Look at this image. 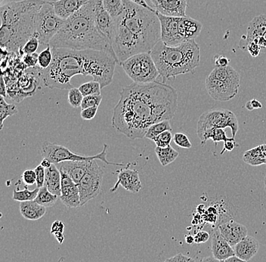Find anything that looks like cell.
<instances>
[{
	"instance_id": "1",
	"label": "cell",
	"mask_w": 266,
	"mask_h": 262,
	"mask_svg": "<svg viewBox=\"0 0 266 262\" xmlns=\"http://www.w3.org/2000/svg\"><path fill=\"white\" fill-rule=\"evenodd\" d=\"M114 109L112 125L129 139H143L150 125L175 116L177 90L160 82L133 83L119 93Z\"/></svg>"
},
{
	"instance_id": "2",
	"label": "cell",
	"mask_w": 266,
	"mask_h": 262,
	"mask_svg": "<svg viewBox=\"0 0 266 262\" xmlns=\"http://www.w3.org/2000/svg\"><path fill=\"white\" fill-rule=\"evenodd\" d=\"M53 49V60L48 68L36 67L38 77L43 86L49 88L70 89V81L77 75L90 76L101 84V88L114 80L118 62L106 52L95 50H73L56 48Z\"/></svg>"
},
{
	"instance_id": "3",
	"label": "cell",
	"mask_w": 266,
	"mask_h": 262,
	"mask_svg": "<svg viewBox=\"0 0 266 262\" xmlns=\"http://www.w3.org/2000/svg\"><path fill=\"white\" fill-rule=\"evenodd\" d=\"M122 13L115 18L111 39L118 64L134 55L150 52L161 41V28L156 10L123 0Z\"/></svg>"
},
{
	"instance_id": "4",
	"label": "cell",
	"mask_w": 266,
	"mask_h": 262,
	"mask_svg": "<svg viewBox=\"0 0 266 262\" xmlns=\"http://www.w3.org/2000/svg\"><path fill=\"white\" fill-rule=\"evenodd\" d=\"M96 0H89L79 11L65 20L49 43L52 49L106 52L117 60L111 42L98 30L95 22Z\"/></svg>"
},
{
	"instance_id": "5",
	"label": "cell",
	"mask_w": 266,
	"mask_h": 262,
	"mask_svg": "<svg viewBox=\"0 0 266 262\" xmlns=\"http://www.w3.org/2000/svg\"><path fill=\"white\" fill-rule=\"evenodd\" d=\"M45 0H23L1 7L0 43L2 49L22 54L25 43L36 36V18Z\"/></svg>"
},
{
	"instance_id": "6",
	"label": "cell",
	"mask_w": 266,
	"mask_h": 262,
	"mask_svg": "<svg viewBox=\"0 0 266 262\" xmlns=\"http://www.w3.org/2000/svg\"><path fill=\"white\" fill-rule=\"evenodd\" d=\"M150 53L164 80L194 71L201 61L200 46L195 39L177 46H167L160 41Z\"/></svg>"
},
{
	"instance_id": "7",
	"label": "cell",
	"mask_w": 266,
	"mask_h": 262,
	"mask_svg": "<svg viewBox=\"0 0 266 262\" xmlns=\"http://www.w3.org/2000/svg\"><path fill=\"white\" fill-rule=\"evenodd\" d=\"M240 78L239 73L231 66L216 67L207 77V91L217 101H228L238 93Z\"/></svg>"
},
{
	"instance_id": "8",
	"label": "cell",
	"mask_w": 266,
	"mask_h": 262,
	"mask_svg": "<svg viewBox=\"0 0 266 262\" xmlns=\"http://www.w3.org/2000/svg\"><path fill=\"white\" fill-rule=\"evenodd\" d=\"M232 129V137L235 138L238 132L237 116L227 109H212L206 111L200 116L197 126V134L202 145L210 139L211 133L216 128Z\"/></svg>"
},
{
	"instance_id": "9",
	"label": "cell",
	"mask_w": 266,
	"mask_h": 262,
	"mask_svg": "<svg viewBox=\"0 0 266 262\" xmlns=\"http://www.w3.org/2000/svg\"><path fill=\"white\" fill-rule=\"evenodd\" d=\"M126 75L136 83L156 81L160 76L155 62L150 52H142L131 56L120 63Z\"/></svg>"
},
{
	"instance_id": "10",
	"label": "cell",
	"mask_w": 266,
	"mask_h": 262,
	"mask_svg": "<svg viewBox=\"0 0 266 262\" xmlns=\"http://www.w3.org/2000/svg\"><path fill=\"white\" fill-rule=\"evenodd\" d=\"M108 147V145L105 144L103 150L101 153L94 156H84V155L77 154L70 151L68 148L62 145L46 142L43 143L41 148V156L43 158L48 159L51 163H55V164L64 161H84V160L89 161V160H98L108 165L115 166H125L122 163H112V162L108 161L107 159Z\"/></svg>"
},
{
	"instance_id": "11",
	"label": "cell",
	"mask_w": 266,
	"mask_h": 262,
	"mask_svg": "<svg viewBox=\"0 0 266 262\" xmlns=\"http://www.w3.org/2000/svg\"><path fill=\"white\" fill-rule=\"evenodd\" d=\"M64 22L65 20L56 14L52 2L46 1L39 8L36 18V36L40 45L49 46Z\"/></svg>"
},
{
	"instance_id": "12",
	"label": "cell",
	"mask_w": 266,
	"mask_h": 262,
	"mask_svg": "<svg viewBox=\"0 0 266 262\" xmlns=\"http://www.w3.org/2000/svg\"><path fill=\"white\" fill-rule=\"evenodd\" d=\"M104 170L97 164L95 160L92 161L91 167L85 175L80 180L78 185L81 206L89 201L98 197L101 191L103 181Z\"/></svg>"
},
{
	"instance_id": "13",
	"label": "cell",
	"mask_w": 266,
	"mask_h": 262,
	"mask_svg": "<svg viewBox=\"0 0 266 262\" xmlns=\"http://www.w3.org/2000/svg\"><path fill=\"white\" fill-rule=\"evenodd\" d=\"M161 28V41L167 46H177L185 42L178 29L179 17L167 16L157 12Z\"/></svg>"
},
{
	"instance_id": "14",
	"label": "cell",
	"mask_w": 266,
	"mask_h": 262,
	"mask_svg": "<svg viewBox=\"0 0 266 262\" xmlns=\"http://www.w3.org/2000/svg\"><path fill=\"white\" fill-rule=\"evenodd\" d=\"M60 172L61 175V194L59 197L60 201L70 208L81 206L78 185L67 173L62 170Z\"/></svg>"
},
{
	"instance_id": "15",
	"label": "cell",
	"mask_w": 266,
	"mask_h": 262,
	"mask_svg": "<svg viewBox=\"0 0 266 262\" xmlns=\"http://www.w3.org/2000/svg\"><path fill=\"white\" fill-rule=\"evenodd\" d=\"M157 12L167 16L185 17L187 0H146Z\"/></svg>"
},
{
	"instance_id": "16",
	"label": "cell",
	"mask_w": 266,
	"mask_h": 262,
	"mask_svg": "<svg viewBox=\"0 0 266 262\" xmlns=\"http://www.w3.org/2000/svg\"><path fill=\"white\" fill-rule=\"evenodd\" d=\"M219 232L228 243L234 247L248 234V231L244 225L231 219L221 224L219 227Z\"/></svg>"
},
{
	"instance_id": "17",
	"label": "cell",
	"mask_w": 266,
	"mask_h": 262,
	"mask_svg": "<svg viewBox=\"0 0 266 262\" xmlns=\"http://www.w3.org/2000/svg\"><path fill=\"white\" fill-rule=\"evenodd\" d=\"M95 22L98 30L111 42L115 28V18L107 12L102 0H96Z\"/></svg>"
},
{
	"instance_id": "18",
	"label": "cell",
	"mask_w": 266,
	"mask_h": 262,
	"mask_svg": "<svg viewBox=\"0 0 266 262\" xmlns=\"http://www.w3.org/2000/svg\"><path fill=\"white\" fill-rule=\"evenodd\" d=\"M119 186H122L125 190L132 193H138L142 189L139 173L137 170H121L118 174V182L111 189V192L118 191Z\"/></svg>"
},
{
	"instance_id": "19",
	"label": "cell",
	"mask_w": 266,
	"mask_h": 262,
	"mask_svg": "<svg viewBox=\"0 0 266 262\" xmlns=\"http://www.w3.org/2000/svg\"><path fill=\"white\" fill-rule=\"evenodd\" d=\"M212 256L219 262H225L226 259L235 256V250L228 243L219 232V228H214L212 231Z\"/></svg>"
},
{
	"instance_id": "20",
	"label": "cell",
	"mask_w": 266,
	"mask_h": 262,
	"mask_svg": "<svg viewBox=\"0 0 266 262\" xmlns=\"http://www.w3.org/2000/svg\"><path fill=\"white\" fill-rule=\"evenodd\" d=\"M93 160L89 161H64L57 163L59 170H62L67 173L76 184H79L86 173L91 167Z\"/></svg>"
},
{
	"instance_id": "21",
	"label": "cell",
	"mask_w": 266,
	"mask_h": 262,
	"mask_svg": "<svg viewBox=\"0 0 266 262\" xmlns=\"http://www.w3.org/2000/svg\"><path fill=\"white\" fill-rule=\"evenodd\" d=\"M260 244L257 239L247 235L237 244L234 246L235 256L240 258L243 262H249L258 253Z\"/></svg>"
},
{
	"instance_id": "22",
	"label": "cell",
	"mask_w": 266,
	"mask_h": 262,
	"mask_svg": "<svg viewBox=\"0 0 266 262\" xmlns=\"http://www.w3.org/2000/svg\"><path fill=\"white\" fill-rule=\"evenodd\" d=\"M266 33V15L255 17L249 24L247 35L242 36L239 47L244 50L245 46L254 38L263 36Z\"/></svg>"
},
{
	"instance_id": "23",
	"label": "cell",
	"mask_w": 266,
	"mask_h": 262,
	"mask_svg": "<svg viewBox=\"0 0 266 262\" xmlns=\"http://www.w3.org/2000/svg\"><path fill=\"white\" fill-rule=\"evenodd\" d=\"M89 0H56L52 2L56 14L66 20L79 11Z\"/></svg>"
},
{
	"instance_id": "24",
	"label": "cell",
	"mask_w": 266,
	"mask_h": 262,
	"mask_svg": "<svg viewBox=\"0 0 266 262\" xmlns=\"http://www.w3.org/2000/svg\"><path fill=\"white\" fill-rule=\"evenodd\" d=\"M44 186L51 193L60 197L61 194V175L57 165L53 163L46 169V178Z\"/></svg>"
},
{
	"instance_id": "25",
	"label": "cell",
	"mask_w": 266,
	"mask_h": 262,
	"mask_svg": "<svg viewBox=\"0 0 266 262\" xmlns=\"http://www.w3.org/2000/svg\"><path fill=\"white\" fill-rule=\"evenodd\" d=\"M20 212L25 219L37 221L44 216L46 207L40 205L35 201H23L20 204Z\"/></svg>"
},
{
	"instance_id": "26",
	"label": "cell",
	"mask_w": 266,
	"mask_h": 262,
	"mask_svg": "<svg viewBox=\"0 0 266 262\" xmlns=\"http://www.w3.org/2000/svg\"><path fill=\"white\" fill-rule=\"evenodd\" d=\"M245 163L253 166L266 164V145H260L247 150L243 156Z\"/></svg>"
},
{
	"instance_id": "27",
	"label": "cell",
	"mask_w": 266,
	"mask_h": 262,
	"mask_svg": "<svg viewBox=\"0 0 266 262\" xmlns=\"http://www.w3.org/2000/svg\"><path fill=\"white\" fill-rule=\"evenodd\" d=\"M155 153L160 164L163 166H168L170 163L175 161L179 155L178 152L173 148L171 145L167 147L157 146L155 148Z\"/></svg>"
},
{
	"instance_id": "28",
	"label": "cell",
	"mask_w": 266,
	"mask_h": 262,
	"mask_svg": "<svg viewBox=\"0 0 266 262\" xmlns=\"http://www.w3.org/2000/svg\"><path fill=\"white\" fill-rule=\"evenodd\" d=\"M59 197V196L51 193L46 186H43L39 188L37 197H36L34 201L40 205H43L46 208H49V207H53L56 204Z\"/></svg>"
},
{
	"instance_id": "29",
	"label": "cell",
	"mask_w": 266,
	"mask_h": 262,
	"mask_svg": "<svg viewBox=\"0 0 266 262\" xmlns=\"http://www.w3.org/2000/svg\"><path fill=\"white\" fill-rule=\"evenodd\" d=\"M185 22L186 40L196 39L201 33L203 28L202 24L188 16L185 17Z\"/></svg>"
},
{
	"instance_id": "30",
	"label": "cell",
	"mask_w": 266,
	"mask_h": 262,
	"mask_svg": "<svg viewBox=\"0 0 266 262\" xmlns=\"http://www.w3.org/2000/svg\"><path fill=\"white\" fill-rule=\"evenodd\" d=\"M3 97L0 98V130L3 129L4 120L9 116H13L18 112L16 105L13 104H8Z\"/></svg>"
},
{
	"instance_id": "31",
	"label": "cell",
	"mask_w": 266,
	"mask_h": 262,
	"mask_svg": "<svg viewBox=\"0 0 266 262\" xmlns=\"http://www.w3.org/2000/svg\"><path fill=\"white\" fill-rule=\"evenodd\" d=\"M167 130H173L171 125H170V120L161 121V122H157V123L150 125L146 132L145 138L153 141V139H155L157 135Z\"/></svg>"
},
{
	"instance_id": "32",
	"label": "cell",
	"mask_w": 266,
	"mask_h": 262,
	"mask_svg": "<svg viewBox=\"0 0 266 262\" xmlns=\"http://www.w3.org/2000/svg\"><path fill=\"white\" fill-rule=\"evenodd\" d=\"M102 3L107 12L114 18L119 16L124 8L123 0H102Z\"/></svg>"
},
{
	"instance_id": "33",
	"label": "cell",
	"mask_w": 266,
	"mask_h": 262,
	"mask_svg": "<svg viewBox=\"0 0 266 262\" xmlns=\"http://www.w3.org/2000/svg\"><path fill=\"white\" fill-rule=\"evenodd\" d=\"M39 187H36L34 190L30 191L28 188H25L23 191L20 190H14L13 194H12V199L14 201H18V202H23V201H34L36 197H37L39 193Z\"/></svg>"
},
{
	"instance_id": "34",
	"label": "cell",
	"mask_w": 266,
	"mask_h": 262,
	"mask_svg": "<svg viewBox=\"0 0 266 262\" xmlns=\"http://www.w3.org/2000/svg\"><path fill=\"white\" fill-rule=\"evenodd\" d=\"M53 53L51 46H47L46 49L39 53L38 56V66L41 69H46L53 63Z\"/></svg>"
},
{
	"instance_id": "35",
	"label": "cell",
	"mask_w": 266,
	"mask_h": 262,
	"mask_svg": "<svg viewBox=\"0 0 266 262\" xmlns=\"http://www.w3.org/2000/svg\"><path fill=\"white\" fill-rule=\"evenodd\" d=\"M79 89L81 91L84 97L87 95H101V87L98 82L93 80V81L88 82L80 86Z\"/></svg>"
},
{
	"instance_id": "36",
	"label": "cell",
	"mask_w": 266,
	"mask_h": 262,
	"mask_svg": "<svg viewBox=\"0 0 266 262\" xmlns=\"http://www.w3.org/2000/svg\"><path fill=\"white\" fill-rule=\"evenodd\" d=\"M84 98V95L82 94L81 91L79 88L73 87L69 89L68 101L72 108H77L81 107Z\"/></svg>"
},
{
	"instance_id": "37",
	"label": "cell",
	"mask_w": 266,
	"mask_h": 262,
	"mask_svg": "<svg viewBox=\"0 0 266 262\" xmlns=\"http://www.w3.org/2000/svg\"><path fill=\"white\" fill-rule=\"evenodd\" d=\"M173 139V135L172 134V131L167 130L157 135L155 139H153V142L156 144L157 146L167 147L170 146Z\"/></svg>"
},
{
	"instance_id": "38",
	"label": "cell",
	"mask_w": 266,
	"mask_h": 262,
	"mask_svg": "<svg viewBox=\"0 0 266 262\" xmlns=\"http://www.w3.org/2000/svg\"><path fill=\"white\" fill-rule=\"evenodd\" d=\"M39 45L40 43L37 36H32L24 46L22 51V55L34 54L37 51Z\"/></svg>"
},
{
	"instance_id": "39",
	"label": "cell",
	"mask_w": 266,
	"mask_h": 262,
	"mask_svg": "<svg viewBox=\"0 0 266 262\" xmlns=\"http://www.w3.org/2000/svg\"><path fill=\"white\" fill-rule=\"evenodd\" d=\"M101 100H102L101 95H87L84 97L80 108L82 110H84L91 107H98L101 104Z\"/></svg>"
},
{
	"instance_id": "40",
	"label": "cell",
	"mask_w": 266,
	"mask_h": 262,
	"mask_svg": "<svg viewBox=\"0 0 266 262\" xmlns=\"http://www.w3.org/2000/svg\"><path fill=\"white\" fill-rule=\"evenodd\" d=\"M173 142L176 145L182 148L190 149L192 146L188 136L184 133H180V132L176 133L173 135Z\"/></svg>"
},
{
	"instance_id": "41",
	"label": "cell",
	"mask_w": 266,
	"mask_h": 262,
	"mask_svg": "<svg viewBox=\"0 0 266 262\" xmlns=\"http://www.w3.org/2000/svg\"><path fill=\"white\" fill-rule=\"evenodd\" d=\"M229 139V138L226 136V132L224 130V129L216 128V129H213V131H212L209 139H212V142L216 144V146L218 142H225V141L228 140Z\"/></svg>"
},
{
	"instance_id": "42",
	"label": "cell",
	"mask_w": 266,
	"mask_h": 262,
	"mask_svg": "<svg viewBox=\"0 0 266 262\" xmlns=\"http://www.w3.org/2000/svg\"><path fill=\"white\" fill-rule=\"evenodd\" d=\"M34 170L36 175V187L40 188V187L44 186L45 178H46V169L39 164V166L35 168Z\"/></svg>"
},
{
	"instance_id": "43",
	"label": "cell",
	"mask_w": 266,
	"mask_h": 262,
	"mask_svg": "<svg viewBox=\"0 0 266 262\" xmlns=\"http://www.w3.org/2000/svg\"><path fill=\"white\" fill-rule=\"evenodd\" d=\"M22 180L28 185H33L36 183V175L35 170H25L22 174Z\"/></svg>"
},
{
	"instance_id": "44",
	"label": "cell",
	"mask_w": 266,
	"mask_h": 262,
	"mask_svg": "<svg viewBox=\"0 0 266 262\" xmlns=\"http://www.w3.org/2000/svg\"><path fill=\"white\" fill-rule=\"evenodd\" d=\"M98 109V107L95 106L82 110L80 116H81L82 119H84V120H91L96 116Z\"/></svg>"
},
{
	"instance_id": "45",
	"label": "cell",
	"mask_w": 266,
	"mask_h": 262,
	"mask_svg": "<svg viewBox=\"0 0 266 262\" xmlns=\"http://www.w3.org/2000/svg\"><path fill=\"white\" fill-rule=\"evenodd\" d=\"M248 51L250 56L253 58L258 57L259 55L261 53V47L260 45L255 43L254 41H251L250 43H247L245 46L244 51Z\"/></svg>"
},
{
	"instance_id": "46",
	"label": "cell",
	"mask_w": 266,
	"mask_h": 262,
	"mask_svg": "<svg viewBox=\"0 0 266 262\" xmlns=\"http://www.w3.org/2000/svg\"><path fill=\"white\" fill-rule=\"evenodd\" d=\"M38 56L39 55L34 53V54H26L23 56L24 64L27 66V67H36L38 64Z\"/></svg>"
},
{
	"instance_id": "47",
	"label": "cell",
	"mask_w": 266,
	"mask_h": 262,
	"mask_svg": "<svg viewBox=\"0 0 266 262\" xmlns=\"http://www.w3.org/2000/svg\"><path fill=\"white\" fill-rule=\"evenodd\" d=\"M239 146L240 145L235 142V138H229L228 140L224 142L223 149L221 151L220 154H223L226 151H232L235 147H237Z\"/></svg>"
},
{
	"instance_id": "48",
	"label": "cell",
	"mask_w": 266,
	"mask_h": 262,
	"mask_svg": "<svg viewBox=\"0 0 266 262\" xmlns=\"http://www.w3.org/2000/svg\"><path fill=\"white\" fill-rule=\"evenodd\" d=\"M229 59L225 56H220V55H216L214 56V63L216 67H225L229 66Z\"/></svg>"
},
{
	"instance_id": "49",
	"label": "cell",
	"mask_w": 266,
	"mask_h": 262,
	"mask_svg": "<svg viewBox=\"0 0 266 262\" xmlns=\"http://www.w3.org/2000/svg\"><path fill=\"white\" fill-rule=\"evenodd\" d=\"M209 233L207 232H197L196 234L194 236V241L197 244H201V243H206L209 240Z\"/></svg>"
},
{
	"instance_id": "50",
	"label": "cell",
	"mask_w": 266,
	"mask_h": 262,
	"mask_svg": "<svg viewBox=\"0 0 266 262\" xmlns=\"http://www.w3.org/2000/svg\"><path fill=\"white\" fill-rule=\"evenodd\" d=\"M165 262H194V259L188 257V256H184L181 253H178V254L176 255L173 257L169 258V259H166Z\"/></svg>"
},
{
	"instance_id": "51",
	"label": "cell",
	"mask_w": 266,
	"mask_h": 262,
	"mask_svg": "<svg viewBox=\"0 0 266 262\" xmlns=\"http://www.w3.org/2000/svg\"><path fill=\"white\" fill-rule=\"evenodd\" d=\"M64 225L62 222L60 221H56L53 222V225H52V228H51V233L54 235L55 233H63L64 232Z\"/></svg>"
},
{
	"instance_id": "52",
	"label": "cell",
	"mask_w": 266,
	"mask_h": 262,
	"mask_svg": "<svg viewBox=\"0 0 266 262\" xmlns=\"http://www.w3.org/2000/svg\"><path fill=\"white\" fill-rule=\"evenodd\" d=\"M262 108H263V104L258 100L254 99V98L247 101V104H246V108L249 111H252L255 109H260Z\"/></svg>"
},
{
	"instance_id": "53",
	"label": "cell",
	"mask_w": 266,
	"mask_h": 262,
	"mask_svg": "<svg viewBox=\"0 0 266 262\" xmlns=\"http://www.w3.org/2000/svg\"><path fill=\"white\" fill-rule=\"evenodd\" d=\"M7 90H6V83H5V80H4L3 75L1 77V87H0V95L3 98H6L7 97Z\"/></svg>"
},
{
	"instance_id": "54",
	"label": "cell",
	"mask_w": 266,
	"mask_h": 262,
	"mask_svg": "<svg viewBox=\"0 0 266 262\" xmlns=\"http://www.w3.org/2000/svg\"><path fill=\"white\" fill-rule=\"evenodd\" d=\"M132 2L137 4V5H141V6L145 7V8H148L150 10H155L153 9L152 7H150V5L148 4V2H146V0H130Z\"/></svg>"
},
{
	"instance_id": "55",
	"label": "cell",
	"mask_w": 266,
	"mask_h": 262,
	"mask_svg": "<svg viewBox=\"0 0 266 262\" xmlns=\"http://www.w3.org/2000/svg\"><path fill=\"white\" fill-rule=\"evenodd\" d=\"M54 236L55 237H56V239L59 241V243H60V244H62L63 242H64V233H55Z\"/></svg>"
},
{
	"instance_id": "56",
	"label": "cell",
	"mask_w": 266,
	"mask_h": 262,
	"mask_svg": "<svg viewBox=\"0 0 266 262\" xmlns=\"http://www.w3.org/2000/svg\"><path fill=\"white\" fill-rule=\"evenodd\" d=\"M52 164H53V163H51V162L46 158H43L40 163L41 166H43L45 169H48V168L50 167V166H52Z\"/></svg>"
},
{
	"instance_id": "57",
	"label": "cell",
	"mask_w": 266,
	"mask_h": 262,
	"mask_svg": "<svg viewBox=\"0 0 266 262\" xmlns=\"http://www.w3.org/2000/svg\"><path fill=\"white\" fill-rule=\"evenodd\" d=\"M243 262L240 258L237 257V256H233L232 257L226 259L225 262Z\"/></svg>"
},
{
	"instance_id": "58",
	"label": "cell",
	"mask_w": 266,
	"mask_h": 262,
	"mask_svg": "<svg viewBox=\"0 0 266 262\" xmlns=\"http://www.w3.org/2000/svg\"><path fill=\"white\" fill-rule=\"evenodd\" d=\"M185 242H186L188 244L192 245L193 243H195L194 241V236H191V235H187L185 236Z\"/></svg>"
},
{
	"instance_id": "59",
	"label": "cell",
	"mask_w": 266,
	"mask_h": 262,
	"mask_svg": "<svg viewBox=\"0 0 266 262\" xmlns=\"http://www.w3.org/2000/svg\"><path fill=\"white\" fill-rule=\"evenodd\" d=\"M202 262H209V261H217V262H219V261L217 260V259H215V258L212 256V258H206V259H202Z\"/></svg>"
},
{
	"instance_id": "60",
	"label": "cell",
	"mask_w": 266,
	"mask_h": 262,
	"mask_svg": "<svg viewBox=\"0 0 266 262\" xmlns=\"http://www.w3.org/2000/svg\"><path fill=\"white\" fill-rule=\"evenodd\" d=\"M265 190H266V177H265Z\"/></svg>"
},
{
	"instance_id": "61",
	"label": "cell",
	"mask_w": 266,
	"mask_h": 262,
	"mask_svg": "<svg viewBox=\"0 0 266 262\" xmlns=\"http://www.w3.org/2000/svg\"><path fill=\"white\" fill-rule=\"evenodd\" d=\"M263 37H264V38H265V39H266V33H265V34H264V35H263Z\"/></svg>"
},
{
	"instance_id": "62",
	"label": "cell",
	"mask_w": 266,
	"mask_h": 262,
	"mask_svg": "<svg viewBox=\"0 0 266 262\" xmlns=\"http://www.w3.org/2000/svg\"><path fill=\"white\" fill-rule=\"evenodd\" d=\"M4 0H0V2H3Z\"/></svg>"
}]
</instances>
